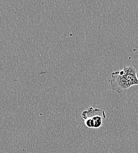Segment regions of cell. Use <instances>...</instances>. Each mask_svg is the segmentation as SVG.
<instances>
[{
	"mask_svg": "<svg viewBox=\"0 0 138 153\" xmlns=\"http://www.w3.org/2000/svg\"><path fill=\"white\" fill-rule=\"evenodd\" d=\"M109 82L112 90L120 94L132 86L138 85L137 70L132 65L125 66L122 70L112 73Z\"/></svg>",
	"mask_w": 138,
	"mask_h": 153,
	"instance_id": "6da1fadb",
	"label": "cell"
},
{
	"mask_svg": "<svg viewBox=\"0 0 138 153\" xmlns=\"http://www.w3.org/2000/svg\"><path fill=\"white\" fill-rule=\"evenodd\" d=\"M81 117L84 120L85 125L89 128H99L103 124V120L106 118L104 111L100 109L90 107L83 111Z\"/></svg>",
	"mask_w": 138,
	"mask_h": 153,
	"instance_id": "7a4b0ae2",
	"label": "cell"
}]
</instances>
